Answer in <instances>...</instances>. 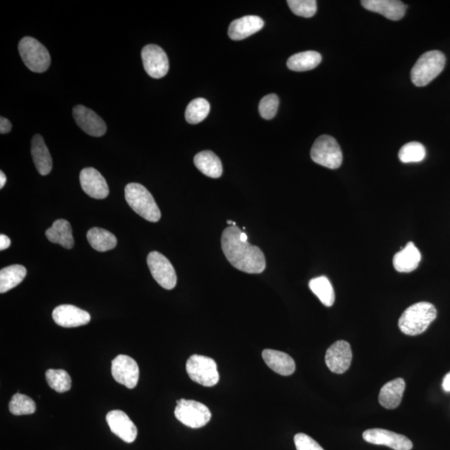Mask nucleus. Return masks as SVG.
<instances>
[{
    "mask_svg": "<svg viewBox=\"0 0 450 450\" xmlns=\"http://www.w3.org/2000/svg\"><path fill=\"white\" fill-rule=\"evenodd\" d=\"M241 229L229 226L224 229L221 246L225 257L232 266L247 274H261L266 268L263 251L249 242L241 240Z\"/></svg>",
    "mask_w": 450,
    "mask_h": 450,
    "instance_id": "1",
    "label": "nucleus"
},
{
    "mask_svg": "<svg viewBox=\"0 0 450 450\" xmlns=\"http://www.w3.org/2000/svg\"><path fill=\"white\" fill-rule=\"evenodd\" d=\"M436 317L437 310L434 304L417 303L404 310L399 319V328L404 335L416 336L423 334Z\"/></svg>",
    "mask_w": 450,
    "mask_h": 450,
    "instance_id": "2",
    "label": "nucleus"
},
{
    "mask_svg": "<svg viewBox=\"0 0 450 450\" xmlns=\"http://www.w3.org/2000/svg\"><path fill=\"white\" fill-rule=\"evenodd\" d=\"M125 200L135 213L148 221L156 223L160 219V210L154 197L142 184H127L125 187Z\"/></svg>",
    "mask_w": 450,
    "mask_h": 450,
    "instance_id": "3",
    "label": "nucleus"
},
{
    "mask_svg": "<svg viewBox=\"0 0 450 450\" xmlns=\"http://www.w3.org/2000/svg\"><path fill=\"white\" fill-rule=\"evenodd\" d=\"M446 58L439 51L426 52L418 58L411 70V80L417 87L429 84L443 71Z\"/></svg>",
    "mask_w": 450,
    "mask_h": 450,
    "instance_id": "4",
    "label": "nucleus"
},
{
    "mask_svg": "<svg viewBox=\"0 0 450 450\" xmlns=\"http://www.w3.org/2000/svg\"><path fill=\"white\" fill-rule=\"evenodd\" d=\"M310 156L314 163L330 169L340 168L343 162L340 145L330 135H321L315 141Z\"/></svg>",
    "mask_w": 450,
    "mask_h": 450,
    "instance_id": "5",
    "label": "nucleus"
},
{
    "mask_svg": "<svg viewBox=\"0 0 450 450\" xmlns=\"http://www.w3.org/2000/svg\"><path fill=\"white\" fill-rule=\"evenodd\" d=\"M22 60L34 73H43L51 65V58L48 49L37 39L25 37L19 44Z\"/></svg>",
    "mask_w": 450,
    "mask_h": 450,
    "instance_id": "6",
    "label": "nucleus"
},
{
    "mask_svg": "<svg viewBox=\"0 0 450 450\" xmlns=\"http://www.w3.org/2000/svg\"><path fill=\"white\" fill-rule=\"evenodd\" d=\"M186 371L193 382L205 387H213L219 381L217 364L202 355H192L186 363Z\"/></svg>",
    "mask_w": 450,
    "mask_h": 450,
    "instance_id": "7",
    "label": "nucleus"
},
{
    "mask_svg": "<svg viewBox=\"0 0 450 450\" xmlns=\"http://www.w3.org/2000/svg\"><path fill=\"white\" fill-rule=\"evenodd\" d=\"M177 406L175 408L174 416L183 425L200 429L205 426L211 420V413L206 405L195 400L181 399L178 400Z\"/></svg>",
    "mask_w": 450,
    "mask_h": 450,
    "instance_id": "8",
    "label": "nucleus"
},
{
    "mask_svg": "<svg viewBox=\"0 0 450 450\" xmlns=\"http://www.w3.org/2000/svg\"><path fill=\"white\" fill-rule=\"evenodd\" d=\"M147 264L153 278L161 287L170 290L176 286V273L172 264L165 255L153 251L148 255Z\"/></svg>",
    "mask_w": 450,
    "mask_h": 450,
    "instance_id": "9",
    "label": "nucleus"
},
{
    "mask_svg": "<svg viewBox=\"0 0 450 450\" xmlns=\"http://www.w3.org/2000/svg\"><path fill=\"white\" fill-rule=\"evenodd\" d=\"M141 56L143 68L150 77L161 79L167 75L169 63L163 49L155 44L146 45L143 49Z\"/></svg>",
    "mask_w": 450,
    "mask_h": 450,
    "instance_id": "10",
    "label": "nucleus"
},
{
    "mask_svg": "<svg viewBox=\"0 0 450 450\" xmlns=\"http://www.w3.org/2000/svg\"><path fill=\"white\" fill-rule=\"evenodd\" d=\"M112 376L119 384L128 389H134L137 386L139 378L138 364L128 355H118L112 361Z\"/></svg>",
    "mask_w": 450,
    "mask_h": 450,
    "instance_id": "11",
    "label": "nucleus"
},
{
    "mask_svg": "<svg viewBox=\"0 0 450 450\" xmlns=\"http://www.w3.org/2000/svg\"><path fill=\"white\" fill-rule=\"evenodd\" d=\"M352 359L351 346L345 340L336 341L326 351V363L328 370L339 375L349 370Z\"/></svg>",
    "mask_w": 450,
    "mask_h": 450,
    "instance_id": "12",
    "label": "nucleus"
},
{
    "mask_svg": "<svg viewBox=\"0 0 450 450\" xmlns=\"http://www.w3.org/2000/svg\"><path fill=\"white\" fill-rule=\"evenodd\" d=\"M363 438L368 443L385 445L394 450H411L413 448L411 439L387 430H368L364 432Z\"/></svg>",
    "mask_w": 450,
    "mask_h": 450,
    "instance_id": "13",
    "label": "nucleus"
},
{
    "mask_svg": "<svg viewBox=\"0 0 450 450\" xmlns=\"http://www.w3.org/2000/svg\"><path fill=\"white\" fill-rule=\"evenodd\" d=\"M73 116L75 122L84 131L94 137H101L106 133L107 126L100 116L92 110L83 105L74 108Z\"/></svg>",
    "mask_w": 450,
    "mask_h": 450,
    "instance_id": "14",
    "label": "nucleus"
},
{
    "mask_svg": "<svg viewBox=\"0 0 450 450\" xmlns=\"http://www.w3.org/2000/svg\"><path fill=\"white\" fill-rule=\"evenodd\" d=\"M52 317L58 326L64 328L86 326L91 319L87 311L71 304L58 306L53 309Z\"/></svg>",
    "mask_w": 450,
    "mask_h": 450,
    "instance_id": "15",
    "label": "nucleus"
},
{
    "mask_svg": "<svg viewBox=\"0 0 450 450\" xmlns=\"http://www.w3.org/2000/svg\"><path fill=\"white\" fill-rule=\"evenodd\" d=\"M81 187L93 199L103 200L109 195V186L103 175L94 168H85L79 175Z\"/></svg>",
    "mask_w": 450,
    "mask_h": 450,
    "instance_id": "16",
    "label": "nucleus"
},
{
    "mask_svg": "<svg viewBox=\"0 0 450 450\" xmlns=\"http://www.w3.org/2000/svg\"><path fill=\"white\" fill-rule=\"evenodd\" d=\"M106 421L110 430L126 443H133L137 438L138 430L134 422L121 411L108 413Z\"/></svg>",
    "mask_w": 450,
    "mask_h": 450,
    "instance_id": "17",
    "label": "nucleus"
},
{
    "mask_svg": "<svg viewBox=\"0 0 450 450\" xmlns=\"http://www.w3.org/2000/svg\"><path fill=\"white\" fill-rule=\"evenodd\" d=\"M361 4L367 11L380 13L387 19L394 21L401 20L407 8L398 0H363Z\"/></svg>",
    "mask_w": 450,
    "mask_h": 450,
    "instance_id": "18",
    "label": "nucleus"
},
{
    "mask_svg": "<svg viewBox=\"0 0 450 450\" xmlns=\"http://www.w3.org/2000/svg\"><path fill=\"white\" fill-rule=\"evenodd\" d=\"M264 25V20L259 16H244L231 22L229 28V36L233 40L245 39L259 32Z\"/></svg>",
    "mask_w": 450,
    "mask_h": 450,
    "instance_id": "19",
    "label": "nucleus"
},
{
    "mask_svg": "<svg viewBox=\"0 0 450 450\" xmlns=\"http://www.w3.org/2000/svg\"><path fill=\"white\" fill-rule=\"evenodd\" d=\"M262 357L269 368L278 375L289 376L295 371V360L289 354L281 352V351L264 349Z\"/></svg>",
    "mask_w": 450,
    "mask_h": 450,
    "instance_id": "20",
    "label": "nucleus"
},
{
    "mask_svg": "<svg viewBox=\"0 0 450 450\" xmlns=\"http://www.w3.org/2000/svg\"><path fill=\"white\" fill-rule=\"evenodd\" d=\"M421 261L420 251L413 242H409L403 250L395 254L394 267L399 273H409L416 270Z\"/></svg>",
    "mask_w": 450,
    "mask_h": 450,
    "instance_id": "21",
    "label": "nucleus"
},
{
    "mask_svg": "<svg viewBox=\"0 0 450 450\" xmlns=\"http://www.w3.org/2000/svg\"><path fill=\"white\" fill-rule=\"evenodd\" d=\"M405 381L402 378L391 380L384 386L379 395V402L387 409H394L399 406L405 390Z\"/></svg>",
    "mask_w": 450,
    "mask_h": 450,
    "instance_id": "22",
    "label": "nucleus"
},
{
    "mask_svg": "<svg viewBox=\"0 0 450 450\" xmlns=\"http://www.w3.org/2000/svg\"><path fill=\"white\" fill-rule=\"evenodd\" d=\"M31 154L35 168L40 174L47 175L51 172L52 158L41 135H34L31 145Z\"/></svg>",
    "mask_w": 450,
    "mask_h": 450,
    "instance_id": "23",
    "label": "nucleus"
},
{
    "mask_svg": "<svg viewBox=\"0 0 450 450\" xmlns=\"http://www.w3.org/2000/svg\"><path fill=\"white\" fill-rule=\"evenodd\" d=\"M196 168L206 176L213 179L221 177L223 165L219 158L212 151L205 150L199 153L193 159Z\"/></svg>",
    "mask_w": 450,
    "mask_h": 450,
    "instance_id": "24",
    "label": "nucleus"
},
{
    "mask_svg": "<svg viewBox=\"0 0 450 450\" xmlns=\"http://www.w3.org/2000/svg\"><path fill=\"white\" fill-rule=\"evenodd\" d=\"M45 236L53 244L60 245L65 249L70 250L74 247L71 225L65 219H58L53 222L52 227L45 232Z\"/></svg>",
    "mask_w": 450,
    "mask_h": 450,
    "instance_id": "25",
    "label": "nucleus"
},
{
    "mask_svg": "<svg viewBox=\"0 0 450 450\" xmlns=\"http://www.w3.org/2000/svg\"><path fill=\"white\" fill-rule=\"evenodd\" d=\"M322 60L321 53L316 51H305L290 57L287 66L290 70L296 72L308 71L314 69Z\"/></svg>",
    "mask_w": 450,
    "mask_h": 450,
    "instance_id": "26",
    "label": "nucleus"
},
{
    "mask_svg": "<svg viewBox=\"0 0 450 450\" xmlns=\"http://www.w3.org/2000/svg\"><path fill=\"white\" fill-rule=\"evenodd\" d=\"M26 274L25 267L20 264L2 269L0 271V292L4 294L19 285L25 280Z\"/></svg>",
    "mask_w": 450,
    "mask_h": 450,
    "instance_id": "27",
    "label": "nucleus"
},
{
    "mask_svg": "<svg viewBox=\"0 0 450 450\" xmlns=\"http://www.w3.org/2000/svg\"><path fill=\"white\" fill-rule=\"evenodd\" d=\"M87 238L93 249L98 252H106L115 249L117 238L110 231L101 228L89 229Z\"/></svg>",
    "mask_w": 450,
    "mask_h": 450,
    "instance_id": "28",
    "label": "nucleus"
},
{
    "mask_svg": "<svg viewBox=\"0 0 450 450\" xmlns=\"http://www.w3.org/2000/svg\"><path fill=\"white\" fill-rule=\"evenodd\" d=\"M309 289L316 295L323 305L331 307L335 304V295L334 288L326 276L313 278L309 283Z\"/></svg>",
    "mask_w": 450,
    "mask_h": 450,
    "instance_id": "29",
    "label": "nucleus"
},
{
    "mask_svg": "<svg viewBox=\"0 0 450 450\" xmlns=\"http://www.w3.org/2000/svg\"><path fill=\"white\" fill-rule=\"evenodd\" d=\"M210 111V105L205 98H198L192 101L186 111V119L188 123L196 124L206 119Z\"/></svg>",
    "mask_w": 450,
    "mask_h": 450,
    "instance_id": "30",
    "label": "nucleus"
},
{
    "mask_svg": "<svg viewBox=\"0 0 450 450\" xmlns=\"http://www.w3.org/2000/svg\"><path fill=\"white\" fill-rule=\"evenodd\" d=\"M426 156L425 147L418 142H409L399 152V159L402 163H418Z\"/></svg>",
    "mask_w": 450,
    "mask_h": 450,
    "instance_id": "31",
    "label": "nucleus"
},
{
    "mask_svg": "<svg viewBox=\"0 0 450 450\" xmlns=\"http://www.w3.org/2000/svg\"><path fill=\"white\" fill-rule=\"evenodd\" d=\"M45 378L49 387L58 393H65L71 389V378L64 370H49Z\"/></svg>",
    "mask_w": 450,
    "mask_h": 450,
    "instance_id": "32",
    "label": "nucleus"
},
{
    "mask_svg": "<svg viewBox=\"0 0 450 450\" xmlns=\"http://www.w3.org/2000/svg\"><path fill=\"white\" fill-rule=\"evenodd\" d=\"M8 409L13 416L32 415L36 411V404L29 396L17 393L13 396Z\"/></svg>",
    "mask_w": 450,
    "mask_h": 450,
    "instance_id": "33",
    "label": "nucleus"
},
{
    "mask_svg": "<svg viewBox=\"0 0 450 450\" xmlns=\"http://www.w3.org/2000/svg\"><path fill=\"white\" fill-rule=\"evenodd\" d=\"M287 4L291 11L300 17L311 18L317 12L315 0H288Z\"/></svg>",
    "mask_w": 450,
    "mask_h": 450,
    "instance_id": "34",
    "label": "nucleus"
},
{
    "mask_svg": "<svg viewBox=\"0 0 450 450\" xmlns=\"http://www.w3.org/2000/svg\"><path fill=\"white\" fill-rule=\"evenodd\" d=\"M278 103H280V101H278L276 94H271L264 96L259 105L261 117L264 120H272L277 114Z\"/></svg>",
    "mask_w": 450,
    "mask_h": 450,
    "instance_id": "35",
    "label": "nucleus"
},
{
    "mask_svg": "<svg viewBox=\"0 0 450 450\" xmlns=\"http://www.w3.org/2000/svg\"><path fill=\"white\" fill-rule=\"evenodd\" d=\"M294 440L297 450H325L316 441L305 434H297Z\"/></svg>",
    "mask_w": 450,
    "mask_h": 450,
    "instance_id": "36",
    "label": "nucleus"
},
{
    "mask_svg": "<svg viewBox=\"0 0 450 450\" xmlns=\"http://www.w3.org/2000/svg\"><path fill=\"white\" fill-rule=\"evenodd\" d=\"M12 128V124L10 120H8L4 117H1L0 118V133L2 134H7L11 131Z\"/></svg>",
    "mask_w": 450,
    "mask_h": 450,
    "instance_id": "37",
    "label": "nucleus"
},
{
    "mask_svg": "<svg viewBox=\"0 0 450 450\" xmlns=\"http://www.w3.org/2000/svg\"><path fill=\"white\" fill-rule=\"evenodd\" d=\"M11 245V238L6 236H0V250H7Z\"/></svg>",
    "mask_w": 450,
    "mask_h": 450,
    "instance_id": "38",
    "label": "nucleus"
},
{
    "mask_svg": "<svg viewBox=\"0 0 450 450\" xmlns=\"http://www.w3.org/2000/svg\"><path fill=\"white\" fill-rule=\"evenodd\" d=\"M443 389L446 392H450V372L444 378Z\"/></svg>",
    "mask_w": 450,
    "mask_h": 450,
    "instance_id": "39",
    "label": "nucleus"
},
{
    "mask_svg": "<svg viewBox=\"0 0 450 450\" xmlns=\"http://www.w3.org/2000/svg\"><path fill=\"white\" fill-rule=\"evenodd\" d=\"M6 174L1 171V172H0V188H3L4 186H6Z\"/></svg>",
    "mask_w": 450,
    "mask_h": 450,
    "instance_id": "40",
    "label": "nucleus"
},
{
    "mask_svg": "<svg viewBox=\"0 0 450 450\" xmlns=\"http://www.w3.org/2000/svg\"><path fill=\"white\" fill-rule=\"evenodd\" d=\"M240 238L242 241L247 242L248 236L245 232H242L240 235Z\"/></svg>",
    "mask_w": 450,
    "mask_h": 450,
    "instance_id": "41",
    "label": "nucleus"
},
{
    "mask_svg": "<svg viewBox=\"0 0 450 450\" xmlns=\"http://www.w3.org/2000/svg\"><path fill=\"white\" fill-rule=\"evenodd\" d=\"M227 224L233 225V222L232 220H228Z\"/></svg>",
    "mask_w": 450,
    "mask_h": 450,
    "instance_id": "42",
    "label": "nucleus"
}]
</instances>
